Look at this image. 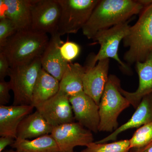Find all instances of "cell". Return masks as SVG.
I'll list each match as a JSON object with an SVG mask.
<instances>
[{"mask_svg": "<svg viewBox=\"0 0 152 152\" xmlns=\"http://www.w3.org/2000/svg\"><path fill=\"white\" fill-rule=\"evenodd\" d=\"M130 148H138L152 142V122L142 126L129 140Z\"/></svg>", "mask_w": 152, "mask_h": 152, "instance_id": "cell-23", "label": "cell"}, {"mask_svg": "<svg viewBox=\"0 0 152 152\" xmlns=\"http://www.w3.org/2000/svg\"><path fill=\"white\" fill-rule=\"evenodd\" d=\"M61 7L57 33L62 36L82 29L99 0H58Z\"/></svg>", "mask_w": 152, "mask_h": 152, "instance_id": "cell-6", "label": "cell"}, {"mask_svg": "<svg viewBox=\"0 0 152 152\" xmlns=\"http://www.w3.org/2000/svg\"><path fill=\"white\" fill-rule=\"evenodd\" d=\"M152 3V0H99L82 28L83 34L93 39L99 31L129 21Z\"/></svg>", "mask_w": 152, "mask_h": 152, "instance_id": "cell-1", "label": "cell"}, {"mask_svg": "<svg viewBox=\"0 0 152 152\" xmlns=\"http://www.w3.org/2000/svg\"><path fill=\"white\" fill-rule=\"evenodd\" d=\"M61 7L58 0H34L31 30L51 35L57 33Z\"/></svg>", "mask_w": 152, "mask_h": 152, "instance_id": "cell-8", "label": "cell"}, {"mask_svg": "<svg viewBox=\"0 0 152 152\" xmlns=\"http://www.w3.org/2000/svg\"><path fill=\"white\" fill-rule=\"evenodd\" d=\"M11 90L10 85L5 80L0 81V105H6L10 99V91Z\"/></svg>", "mask_w": 152, "mask_h": 152, "instance_id": "cell-26", "label": "cell"}, {"mask_svg": "<svg viewBox=\"0 0 152 152\" xmlns=\"http://www.w3.org/2000/svg\"><path fill=\"white\" fill-rule=\"evenodd\" d=\"M60 52L64 59L70 63L80 54V48L76 43L67 41L61 46Z\"/></svg>", "mask_w": 152, "mask_h": 152, "instance_id": "cell-25", "label": "cell"}, {"mask_svg": "<svg viewBox=\"0 0 152 152\" xmlns=\"http://www.w3.org/2000/svg\"><path fill=\"white\" fill-rule=\"evenodd\" d=\"M85 70V66L70 63L60 81L58 92L69 97L83 92V76Z\"/></svg>", "mask_w": 152, "mask_h": 152, "instance_id": "cell-20", "label": "cell"}, {"mask_svg": "<svg viewBox=\"0 0 152 152\" xmlns=\"http://www.w3.org/2000/svg\"><path fill=\"white\" fill-rule=\"evenodd\" d=\"M136 67L139 79L137 89L134 92H129L121 86L120 91L136 109L143 98L152 93V52L145 61L136 63Z\"/></svg>", "mask_w": 152, "mask_h": 152, "instance_id": "cell-16", "label": "cell"}, {"mask_svg": "<svg viewBox=\"0 0 152 152\" xmlns=\"http://www.w3.org/2000/svg\"><path fill=\"white\" fill-rule=\"evenodd\" d=\"M11 147L18 152H60L56 142L51 134L31 140L17 139Z\"/></svg>", "mask_w": 152, "mask_h": 152, "instance_id": "cell-21", "label": "cell"}, {"mask_svg": "<svg viewBox=\"0 0 152 152\" xmlns=\"http://www.w3.org/2000/svg\"><path fill=\"white\" fill-rule=\"evenodd\" d=\"M58 33L51 35L48 43L41 57L42 68L59 81L69 63L64 59L60 48L64 42Z\"/></svg>", "mask_w": 152, "mask_h": 152, "instance_id": "cell-14", "label": "cell"}, {"mask_svg": "<svg viewBox=\"0 0 152 152\" xmlns=\"http://www.w3.org/2000/svg\"><path fill=\"white\" fill-rule=\"evenodd\" d=\"M130 152H152V142L142 148L131 149Z\"/></svg>", "mask_w": 152, "mask_h": 152, "instance_id": "cell-29", "label": "cell"}, {"mask_svg": "<svg viewBox=\"0 0 152 152\" xmlns=\"http://www.w3.org/2000/svg\"><path fill=\"white\" fill-rule=\"evenodd\" d=\"M69 97L62 93L37 106L36 110L52 126L74 122L75 117Z\"/></svg>", "mask_w": 152, "mask_h": 152, "instance_id": "cell-10", "label": "cell"}, {"mask_svg": "<svg viewBox=\"0 0 152 152\" xmlns=\"http://www.w3.org/2000/svg\"><path fill=\"white\" fill-rule=\"evenodd\" d=\"M34 107L28 105H0V136L17 138L20 123L32 113Z\"/></svg>", "mask_w": 152, "mask_h": 152, "instance_id": "cell-15", "label": "cell"}, {"mask_svg": "<svg viewBox=\"0 0 152 152\" xmlns=\"http://www.w3.org/2000/svg\"><path fill=\"white\" fill-rule=\"evenodd\" d=\"M3 152H18V151H15V150H6V151H4Z\"/></svg>", "mask_w": 152, "mask_h": 152, "instance_id": "cell-30", "label": "cell"}, {"mask_svg": "<svg viewBox=\"0 0 152 152\" xmlns=\"http://www.w3.org/2000/svg\"><path fill=\"white\" fill-rule=\"evenodd\" d=\"M129 21L121 23L106 29L99 31L93 40L100 45L99 50L97 55L93 56L87 66H94L100 60L105 59H113L119 64L123 70L130 72V70L123 62L118 54L119 47L122 40L128 34L129 30Z\"/></svg>", "mask_w": 152, "mask_h": 152, "instance_id": "cell-7", "label": "cell"}, {"mask_svg": "<svg viewBox=\"0 0 152 152\" xmlns=\"http://www.w3.org/2000/svg\"><path fill=\"white\" fill-rule=\"evenodd\" d=\"M121 81L114 75L109 76L99 104L100 123L99 132H113L118 128V119L130 105L120 91Z\"/></svg>", "mask_w": 152, "mask_h": 152, "instance_id": "cell-4", "label": "cell"}, {"mask_svg": "<svg viewBox=\"0 0 152 152\" xmlns=\"http://www.w3.org/2000/svg\"><path fill=\"white\" fill-rule=\"evenodd\" d=\"M75 120L94 133L99 132L100 123L99 106L83 92L69 98Z\"/></svg>", "mask_w": 152, "mask_h": 152, "instance_id": "cell-11", "label": "cell"}, {"mask_svg": "<svg viewBox=\"0 0 152 152\" xmlns=\"http://www.w3.org/2000/svg\"><path fill=\"white\" fill-rule=\"evenodd\" d=\"M18 32L15 26L7 18L0 19V48H3L9 38Z\"/></svg>", "mask_w": 152, "mask_h": 152, "instance_id": "cell-24", "label": "cell"}, {"mask_svg": "<svg viewBox=\"0 0 152 152\" xmlns=\"http://www.w3.org/2000/svg\"><path fill=\"white\" fill-rule=\"evenodd\" d=\"M60 81L42 68L33 91L32 105L37 106L54 96L59 90Z\"/></svg>", "mask_w": 152, "mask_h": 152, "instance_id": "cell-19", "label": "cell"}, {"mask_svg": "<svg viewBox=\"0 0 152 152\" xmlns=\"http://www.w3.org/2000/svg\"><path fill=\"white\" fill-rule=\"evenodd\" d=\"M53 127L50 125L38 111L32 113L20 123L17 130V138L36 139L51 134Z\"/></svg>", "mask_w": 152, "mask_h": 152, "instance_id": "cell-18", "label": "cell"}, {"mask_svg": "<svg viewBox=\"0 0 152 152\" xmlns=\"http://www.w3.org/2000/svg\"><path fill=\"white\" fill-rule=\"evenodd\" d=\"M81 152H130L129 140H125L113 142L97 143L93 142Z\"/></svg>", "mask_w": 152, "mask_h": 152, "instance_id": "cell-22", "label": "cell"}, {"mask_svg": "<svg viewBox=\"0 0 152 152\" xmlns=\"http://www.w3.org/2000/svg\"><path fill=\"white\" fill-rule=\"evenodd\" d=\"M49 40L45 33L19 31L8 39L0 52L5 55L11 68L41 58Z\"/></svg>", "mask_w": 152, "mask_h": 152, "instance_id": "cell-2", "label": "cell"}, {"mask_svg": "<svg viewBox=\"0 0 152 152\" xmlns=\"http://www.w3.org/2000/svg\"><path fill=\"white\" fill-rule=\"evenodd\" d=\"M42 68L41 58H39L10 68L9 83L14 93L13 105H32L34 88Z\"/></svg>", "mask_w": 152, "mask_h": 152, "instance_id": "cell-5", "label": "cell"}, {"mask_svg": "<svg viewBox=\"0 0 152 152\" xmlns=\"http://www.w3.org/2000/svg\"><path fill=\"white\" fill-rule=\"evenodd\" d=\"M51 135L60 152H74L76 147H87L94 140L92 132L75 122L54 127Z\"/></svg>", "mask_w": 152, "mask_h": 152, "instance_id": "cell-9", "label": "cell"}, {"mask_svg": "<svg viewBox=\"0 0 152 152\" xmlns=\"http://www.w3.org/2000/svg\"><path fill=\"white\" fill-rule=\"evenodd\" d=\"M152 122V93L144 96L130 119L106 137L95 142L97 143L116 141L118 136L126 130L139 128Z\"/></svg>", "mask_w": 152, "mask_h": 152, "instance_id": "cell-17", "label": "cell"}, {"mask_svg": "<svg viewBox=\"0 0 152 152\" xmlns=\"http://www.w3.org/2000/svg\"><path fill=\"white\" fill-rule=\"evenodd\" d=\"M34 0H0V19L7 18L18 31L31 29V11Z\"/></svg>", "mask_w": 152, "mask_h": 152, "instance_id": "cell-13", "label": "cell"}, {"mask_svg": "<svg viewBox=\"0 0 152 152\" xmlns=\"http://www.w3.org/2000/svg\"><path fill=\"white\" fill-rule=\"evenodd\" d=\"M109 64L110 59H105L99 61L94 66H85L83 76V91L98 105L108 79Z\"/></svg>", "mask_w": 152, "mask_h": 152, "instance_id": "cell-12", "label": "cell"}, {"mask_svg": "<svg viewBox=\"0 0 152 152\" xmlns=\"http://www.w3.org/2000/svg\"><path fill=\"white\" fill-rule=\"evenodd\" d=\"M15 139L7 137H1L0 138V152L4 151L5 148L14 143Z\"/></svg>", "mask_w": 152, "mask_h": 152, "instance_id": "cell-28", "label": "cell"}, {"mask_svg": "<svg viewBox=\"0 0 152 152\" xmlns=\"http://www.w3.org/2000/svg\"><path fill=\"white\" fill-rule=\"evenodd\" d=\"M129 48L124 60L129 64L145 61L152 52V3L141 12L138 20L130 26L123 40Z\"/></svg>", "mask_w": 152, "mask_h": 152, "instance_id": "cell-3", "label": "cell"}, {"mask_svg": "<svg viewBox=\"0 0 152 152\" xmlns=\"http://www.w3.org/2000/svg\"><path fill=\"white\" fill-rule=\"evenodd\" d=\"M10 65L5 55L0 52V81L4 80L5 78L9 76Z\"/></svg>", "mask_w": 152, "mask_h": 152, "instance_id": "cell-27", "label": "cell"}]
</instances>
